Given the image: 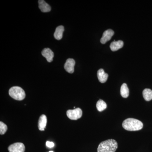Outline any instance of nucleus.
Segmentation results:
<instances>
[{
  "label": "nucleus",
  "instance_id": "1",
  "mask_svg": "<svg viewBox=\"0 0 152 152\" xmlns=\"http://www.w3.org/2000/svg\"><path fill=\"white\" fill-rule=\"evenodd\" d=\"M122 126L125 129L129 131H137L142 129V123L138 120L132 118L126 119L123 122Z\"/></svg>",
  "mask_w": 152,
  "mask_h": 152
},
{
  "label": "nucleus",
  "instance_id": "2",
  "mask_svg": "<svg viewBox=\"0 0 152 152\" xmlns=\"http://www.w3.org/2000/svg\"><path fill=\"white\" fill-rule=\"evenodd\" d=\"M118 143L113 139L102 142L98 146L97 152H115L118 148Z\"/></svg>",
  "mask_w": 152,
  "mask_h": 152
},
{
  "label": "nucleus",
  "instance_id": "3",
  "mask_svg": "<svg viewBox=\"0 0 152 152\" xmlns=\"http://www.w3.org/2000/svg\"><path fill=\"white\" fill-rule=\"evenodd\" d=\"M9 94L11 97L18 101H22L26 97L25 91L20 87L14 86L9 90Z\"/></svg>",
  "mask_w": 152,
  "mask_h": 152
},
{
  "label": "nucleus",
  "instance_id": "4",
  "mask_svg": "<svg viewBox=\"0 0 152 152\" xmlns=\"http://www.w3.org/2000/svg\"><path fill=\"white\" fill-rule=\"evenodd\" d=\"M66 115L70 119L77 120L81 118L83 112L81 109L77 108L74 110H68L66 112Z\"/></svg>",
  "mask_w": 152,
  "mask_h": 152
},
{
  "label": "nucleus",
  "instance_id": "5",
  "mask_svg": "<svg viewBox=\"0 0 152 152\" xmlns=\"http://www.w3.org/2000/svg\"><path fill=\"white\" fill-rule=\"evenodd\" d=\"M8 151L10 152H24L25 146L22 143H15L8 147Z\"/></svg>",
  "mask_w": 152,
  "mask_h": 152
},
{
  "label": "nucleus",
  "instance_id": "6",
  "mask_svg": "<svg viewBox=\"0 0 152 152\" xmlns=\"http://www.w3.org/2000/svg\"><path fill=\"white\" fill-rule=\"evenodd\" d=\"M114 32L113 30L109 29L108 30H106L103 33L102 37L101 38L100 40L101 43L105 44L111 39L112 37L114 35Z\"/></svg>",
  "mask_w": 152,
  "mask_h": 152
},
{
  "label": "nucleus",
  "instance_id": "7",
  "mask_svg": "<svg viewBox=\"0 0 152 152\" xmlns=\"http://www.w3.org/2000/svg\"><path fill=\"white\" fill-rule=\"evenodd\" d=\"M75 64V61L73 59H68L66 61L64 65L65 69L69 73H73Z\"/></svg>",
  "mask_w": 152,
  "mask_h": 152
},
{
  "label": "nucleus",
  "instance_id": "8",
  "mask_svg": "<svg viewBox=\"0 0 152 152\" xmlns=\"http://www.w3.org/2000/svg\"><path fill=\"white\" fill-rule=\"evenodd\" d=\"M42 54L46 58L48 62H51L54 57V53L50 48H45L42 51Z\"/></svg>",
  "mask_w": 152,
  "mask_h": 152
},
{
  "label": "nucleus",
  "instance_id": "9",
  "mask_svg": "<svg viewBox=\"0 0 152 152\" xmlns=\"http://www.w3.org/2000/svg\"><path fill=\"white\" fill-rule=\"evenodd\" d=\"M38 3L39 8L43 12H48L51 11L50 6L44 0H39L38 1Z\"/></svg>",
  "mask_w": 152,
  "mask_h": 152
},
{
  "label": "nucleus",
  "instance_id": "10",
  "mask_svg": "<svg viewBox=\"0 0 152 152\" xmlns=\"http://www.w3.org/2000/svg\"><path fill=\"white\" fill-rule=\"evenodd\" d=\"M97 77L99 81L103 83H105L107 80L108 75L105 72L103 69H101L98 71Z\"/></svg>",
  "mask_w": 152,
  "mask_h": 152
},
{
  "label": "nucleus",
  "instance_id": "11",
  "mask_svg": "<svg viewBox=\"0 0 152 152\" xmlns=\"http://www.w3.org/2000/svg\"><path fill=\"white\" fill-rule=\"evenodd\" d=\"M47 118L46 116L42 115L40 117L38 121V128L40 131L45 130V129L46 126Z\"/></svg>",
  "mask_w": 152,
  "mask_h": 152
},
{
  "label": "nucleus",
  "instance_id": "12",
  "mask_svg": "<svg viewBox=\"0 0 152 152\" xmlns=\"http://www.w3.org/2000/svg\"><path fill=\"white\" fill-rule=\"evenodd\" d=\"M124 46V42L121 40L118 41H114V42H112L110 45V48L113 51H116L119 49L122 48Z\"/></svg>",
  "mask_w": 152,
  "mask_h": 152
},
{
  "label": "nucleus",
  "instance_id": "13",
  "mask_svg": "<svg viewBox=\"0 0 152 152\" xmlns=\"http://www.w3.org/2000/svg\"><path fill=\"white\" fill-rule=\"evenodd\" d=\"M64 31V28L62 26L57 27L55 31L54 36L56 39L60 40L63 37V32Z\"/></svg>",
  "mask_w": 152,
  "mask_h": 152
},
{
  "label": "nucleus",
  "instance_id": "14",
  "mask_svg": "<svg viewBox=\"0 0 152 152\" xmlns=\"http://www.w3.org/2000/svg\"><path fill=\"white\" fill-rule=\"evenodd\" d=\"M129 89L126 84L124 83L121 88V94L123 98H127L129 96Z\"/></svg>",
  "mask_w": 152,
  "mask_h": 152
},
{
  "label": "nucleus",
  "instance_id": "15",
  "mask_svg": "<svg viewBox=\"0 0 152 152\" xmlns=\"http://www.w3.org/2000/svg\"><path fill=\"white\" fill-rule=\"evenodd\" d=\"M143 96L145 100L150 101L152 99V91L150 89H145L143 91Z\"/></svg>",
  "mask_w": 152,
  "mask_h": 152
},
{
  "label": "nucleus",
  "instance_id": "16",
  "mask_svg": "<svg viewBox=\"0 0 152 152\" xmlns=\"http://www.w3.org/2000/svg\"><path fill=\"white\" fill-rule=\"evenodd\" d=\"M107 107V104L102 99L99 100L96 103L97 109L99 112H102Z\"/></svg>",
  "mask_w": 152,
  "mask_h": 152
},
{
  "label": "nucleus",
  "instance_id": "17",
  "mask_svg": "<svg viewBox=\"0 0 152 152\" xmlns=\"http://www.w3.org/2000/svg\"><path fill=\"white\" fill-rule=\"evenodd\" d=\"M7 126L2 121L0 122V134L3 135L7 132Z\"/></svg>",
  "mask_w": 152,
  "mask_h": 152
},
{
  "label": "nucleus",
  "instance_id": "18",
  "mask_svg": "<svg viewBox=\"0 0 152 152\" xmlns=\"http://www.w3.org/2000/svg\"><path fill=\"white\" fill-rule=\"evenodd\" d=\"M46 145L49 148H53L54 146V143L52 142L47 141Z\"/></svg>",
  "mask_w": 152,
  "mask_h": 152
},
{
  "label": "nucleus",
  "instance_id": "19",
  "mask_svg": "<svg viewBox=\"0 0 152 152\" xmlns=\"http://www.w3.org/2000/svg\"><path fill=\"white\" fill-rule=\"evenodd\" d=\"M49 152H54L53 151H49Z\"/></svg>",
  "mask_w": 152,
  "mask_h": 152
}]
</instances>
